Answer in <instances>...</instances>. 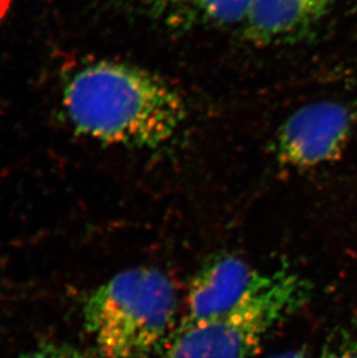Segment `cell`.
Masks as SVG:
<instances>
[{"label":"cell","instance_id":"8","mask_svg":"<svg viewBox=\"0 0 357 358\" xmlns=\"http://www.w3.org/2000/svg\"><path fill=\"white\" fill-rule=\"evenodd\" d=\"M21 358H106L100 352H88L68 343H43L26 352Z\"/></svg>","mask_w":357,"mask_h":358},{"label":"cell","instance_id":"6","mask_svg":"<svg viewBox=\"0 0 357 358\" xmlns=\"http://www.w3.org/2000/svg\"><path fill=\"white\" fill-rule=\"evenodd\" d=\"M317 19L305 0H252L243 22L251 40L270 43L296 34Z\"/></svg>","mask_w":357,"mask_h":358},{"label":"cell","instance_id":"7","mask_svg":"<svg viewBox=\"0 0 357 358\" xmlns=\"http://www.w3.org/2000/svg\"><path fill=\"white\" fill-rule=\"evenodd\" d=\"M252 0H142L155 13L178 24L243 22Z\"/></svg>","mask_w":357,"mask_h":358},{"label":"cell","instance_id":"4","mask_svg":"<svg viewBox=\"0 0 357 358\" xmlns=\"http://www.w3.org/2000/svg\"><path fill=\"white\" fill-rule=\"evenodd\" d=\"M351 114L342 103L303 106L284 121L275 139V156L284 166L311 169L337 159L351 135Z\"/></svg>","mask_w":357,"mask_h":358},{"label":"cell","instance_id":"10","mask_svg":"<svg viewBox=\"0 0 357 358\" xmlns=\"http://www.w3.org/2000/svg\"><path fill=\"white\" fill-rule=\"evenodd\" d=\"M316 17H321L332 6L334 0H305Z\"/></svg>","mask_w":357,"mask_h":358},{"label":"cell","instance_id":"2","mask_svg":"<svg viewBox=\"0 0 357 358\" xmlns=\"http://www.w3.org/2000/svg\"><path fill=\"white\" fill-rule=\"evenodd\" d=\"M172 280L151 267L121 271L95 289L84 305V324L106 358H144L176 322Z\"/></svg>","mask_w":357,"mask_h":358},{"label":"cell","instance_id":"5","mask_svg":"<svg viewBox=\"0 0 357 358\" xmlns=\"http://www.w3.org/2000/svg\"><path fill=\"white\" fill-rule=\"evenodd\" d=\"M262 278L263 274L239 257L222 255L211 259L190 282L181 324H196L230 311Z\"/></svg>","mask_w":357,"mask_h":358},{"label":"cell","instance_id":"3","mask_svg":"<svg viewBox=\"0 0 357 358\" xmlns=\"http://www.w3.org/2000/svg\"><path fill=\"white\" fill-rule=\"evenodd\" d=\"M310 285L280 269L263 278L230 311L196 324H181L162 358H252L276 324L303 308Z\"/></svg>","mask_w":357,"mask_h":358},{"label":"cell","instance_id":"1","mask_svg":"<svg viewBox=\"0 0 357 358\" xmlns=\"http://www.w3.org/2000/svg\"><path fill=\"white\" fill-rule=\"evenodd\" d=\"M63 107L78 135L106 144L155 149L185 121L181 95L158 76L118 62L99 61L74 72Z\"/></svg>","mask_w":357,"mask_h":358},{"label":"cell","instance_id":"11","mask_svg":"<svg viewBox=\"0 0 357 358\" xmlns=\"http://www.w3.org/2000/svg\"><path fill=\"white\" fill-rule=\"evenodd\" d=\"M268 358H307V356L300 350H286V352H280V354L270 356Z\"/></svg>","mask_w":357,"mask_h":358},{"label":"cell","instance_id":"9","mask_svg":"<svg viewBox=\"0 0 357 358\" xmlns=\"http://www.w3.org/2000/svg\"><path fill=\"white\" fill-rule=\"evenodd\" d=\"M323 358H357V342H347L327 352Z\"/></svg>","mask_w":357,"mask_h":358}]
</instances>
